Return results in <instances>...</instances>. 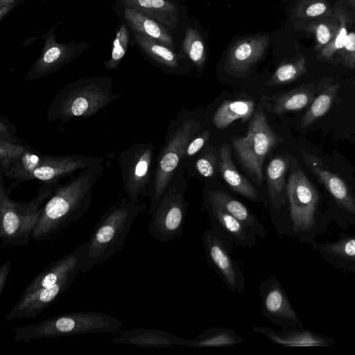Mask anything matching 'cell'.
I'll return each instance as SVG.
<instances>
[{
    "label": "cell",
    "mask_w": 355,
    "mask_h": 355,
    "mask_svg": "<svg viewBox=\"0 0 355 355\" xmlns=\"http://www.w3.org/2000/svg\"><path fill=\"white\" fill-rule=\"evenodd\" d=\"M268 42V37L263 34L250 35L238 40L227 53V70L236 76L247 75L264 55Z\"/></svg>",
    "instance_id": "16"
},
{
    "label": "cell",
    "mask_w": 355,
    "mask_h": 355,
    "mask_svg": "<svg viewBox=\"0 0 355 355\" xmlns=\"http://www.w3.org/2000/svg\"><path fill=\"white\" fill-rule=\"evenodd\" d=\"M183 50L187 57L197 67L204 65L206 60V51L204 42L198 30L189 27L183 40Z\"/></svg>",
    "instance_id": "35"
},
{
    "label": "cell",
    "mask_w": 355,
    "mask_h": 355,
    "mask_svg": "<svg viewBox=\"0 0 355 355\" xmlns=\"http://www.w3.org/2000/svg\"><path fill=\"white\" fill-rule=\"evenodd\" d=\"M80 272H74L51 287L27 295H21L18 301L6 314L5 319L7 321H12L36 317L67 291Z\"/></svg>",
    "instance_id": "14"
},
{
    "label": "cell",
    "mask_w": 355,
    "mask_h": 355,
    "mask_svg": "<svg viewBox=\"0 0 355 355\" xmlns=\"http://www.w3.org/2000/svg\"><path fill=\"white\" fill-rule=\"evenodd\" d=\"M103 158L99 157H86L81 155H48L33 173V180L44 183H58L66 177H72L79 170L101 165Z\"/></svg>",
    "instance_id": "15"
},
{
    "label": "cell",
    "mask_w": 355,
    "mask_h": 355,
    "mask_svg": "<svg viewBox=\"0 0 355 355\" xmlns=\"http://www.w3.org/2000/svg\"><path fill=\"white\" fill-rule=\"evenodd\" d=\"M130 33L136 46L149 60L166 67L178 66V58L173 49L146 35Z\"/></svg>",
    "instance_id": "30"
},
{
    "label": "cell",
    "mask_w": 355,
    "mask_h": 355,
    "mask_svg": "<svg viewBox=\"0 0 355 355\" xmlns=\"http://www.w3.org/2000/svg\"><path fill=\"white\" fill-rule=\"evenodd\" d=\"M209 137V130H205L200 136L193 139L187 146L186 150L187 155L192 156L198 153L208 140Z\"/></svg>",
    "instance_id": "40"
},
{
    "label": "cell",
    "mask_w": 355,
    "mask_h": 355,
    "mask_svg": "<svg viewBox=\"0 0 355 355\" xmlns=\"http://www.w3.org/2000/svg\"><path fill=\"white\" fill-rule=\"evenodd\" d=\"M123 189L128 199L139 202L151 186L154 148L152 143H135L123 150L117 157Z\"/></svg>",
    "instance_id": "8"
},
{
    "label": "cell",
    "mask_w": 355,
    "mask_h": 355,
    "mask_svg": "<svg viewBox=\"0 0 355 355\" xmlns=\"http://www.w3.org/2000/svg\"><path fill=\"white\" fill-rule=\"evenodd\" d=\"M312 171L331 196L336 207L342 212L338 225L343 228L355 225V196L349 187L338 175L328 170L314 166Z\"/></svg>",
    "instance_id": "18"
},
{
    "label": "cell",
    "mask_w": 355,
    "mask_h": 355,
    "mask_svg": "<svg viewBox=\"0 0 355 355\" xmlns=\"http://www.w3.org/2000/svg\"><path fill=\"white\" fill-rule=\"evenodd\" d=\"M11 269V261H6L0 268V297L6 286V284Z\"/></svg>",
    "instance_id": "41"
},
{
    "label": "cell",
    "mask_w": 355,
    "mask_h": 355,
    "mask_svg": "<svg viewBox=\"0 0 355 355\" xmlns=\"http://www.w3.org/2000/svg\"><path fill=\"white\" fill-rule=\"evenodd\" d=\"M116 2L134 8L161 24L166 29L177 26L178 9L168 0H116Z\"/></svg>",
    "instance_id": "25"
},
{
    "label": "cell",
    "mask_w": 355,
    "mask_h": 355,
    "mask_svg": "<svg viewBox=\"0 0 355 355\" xmlns=\"http://www.w3.org/2000/svg\"><path fill=\"white\" fill-rule=\"evenodd\" d=\"M44 157L45 154L30 146L1 175L10 182L9 188L12 189L21 182L33 180V173L41 164Z\"/></svg>",
    "instance_id": "28"
},
{
    "label": "cell",
    "mask_w": 355,
    "mask_h": 355,
    "mask_svg": "<svg viewBox=\"0 0 355 355\" xmlns=\"http://www.w3.org/2000/svg\"><path fill=\"white\" fill-rule=\"evenodd\" d=\"M254 109V103L252 100L225 101L215 112L212 121L218 129H224L234 121L248 120Z\"/></svg>",
    "instance_id": "32"
},
{
    "label": "cell",
    "mask_w": 355,
    "mask_h": 355,
    "mask_svg": "<svg viewBox=\"0 0 355 355\" xmlns=\"http://www.w3.org/2000/svg\"><path fill=\"white\" fill-rule=\"evenodd\" d=\"M112 88V78L105 74L70 82L55 96L46 111V119L63 123L90 117L116 99Z\"/></svg>",
    "instance_id": "3"
},
{
    "label": "cell",
    "mask_w": 355,
    "mask_h": 355,
    "mask_svg": "<svg viewBox=\"0 0 355 355\" xmlns=\"http://www.w3.org/2000/svg\"><path fill=\"white\" fill-rule=\"evenodd\" d=\"M300 73L299 66L287 63L279 66L266 85L273 86L290 83L295 80Z\"/></svg>",
    "instance_id": "37"
},
{
    "label": "cell",
    "mask_w": 355,
    "mask_h": 355,
    "mask_svg": "<svg viewBox=\"0 0 355 355\" xmlns=\"http://www.w3.org/2000/svg\"><path fill=\"white\" fill-rule=\"evenodd\" d=\"M23 2V0H0V7Z\"/></svg>",
    "instance_id": "47"
},
{
    "label": "cell",
    "mask_w": 355,
    "mask_h": 355,
    "mask_svg": "<svg viewBox=\"0 0 355 355\" xmlns=\"http://www.w3.org/2000/svg\"><path fill=\"white\" fill-rule=\"evenodd\" d=\"M198 173L205 178L214 175L216 166V159L211 153L205 154L199 157L196 163Z\"/></svg>",
    "instance_id": "39"
},
{
    "label": "cell",
    "mask_w": 355,
    "mask_h": 355,
    "mask_svg": "<svg viewBox=\"0 0 355 355\" xmlns=\"http://www.w3.org/2000/svg\"><path fill=\"white\" fill-rule=\"evenodd\" d=\"M0 183V238L5 247L28 245L38 223L43 206L58 183H44L36 196L28 202H17L10 198V189Z\"/></svg>",
    "instance_id": "5"
},
{
    "label": "cell",
    "mask_w": 355,
    "mask_h": 355,
    "mask_svg": "<svg viewBox=\"0 0 355 355\" xmlns=\"http://www.w3.org/2000/svg\"><path fill=\"white\" fill-rule=\"evenodd\" d=\"M338 86L326 88L312 102L309 109L302 119L301 125L306 128L324 116L330 109Z\"/></svg>",
    "instance_id": "34"
},
{
    "label": "cell",
    "mask_w": 355,
    "mask_h": 355,
    "mask_svg": "<svg viewBox=\"0 0 355 355\" xmlns=\"http://www.w3.org/2000/svg\"><path fill=\"white\" fill-rule=\"evenodd\" d=\"M347 35H348L346 29L343 28L336 39L335 46L337 49H341L345 46L347 42Z\"/></svg>",
    "instance_id": "44"
},
{
    "label": "cell",
    "mask_w": 355,
    "mask_h": 355,
    "mask_svg": "<svg viewBox=\"0 0 355 355\" xmlns=\"http://www.w3.org/2000/svg\"><path fill=\"white\" fill-rule=\"evenodd\" d=\"M21 2L0 7V22L8 15V14L17 8Z\"/></svg>",
    "instance_id": "45"
},
{
    "label": "cell",
    "mask_w": 355,
    "mask_h": 355,
    "mask_svg": "<svg viewBox=\"0 0 355 355\" xmlns=\"http://www.w3.org/2000/svg\"><path fill=\"white\" fill-rule=\"evenodd\" d=\"M259 291L261 311L268 322L286 328H304L284 288L275 276L268 275L259 284Z\"/></svg>",
    "instance_id": "13"
},
{
    "label": "cell",
    "mask_w": 355,
    "mask_h": 355,
    "mask_svg": "<svg viewBox=\"0 0 355 355\" xmlns=\"http://www.w3.org/2000/svg\"><path fill=\"white\" fill-rule=\"evenodd\" d=\"M130 30L123 22L116 28L110 57L104 62L105 68L114 70L118 68L125 56L130 43Z\"/></svg>",
    "instance_id": "33"
},
{
    "label": "cell",
    "mask_w": 355,
    "mask_h": 355,
    "mask_svg": "<svg viewBox=\"0 0 355 355\" xmlns=\"http://www.w3.org/2000/svg\"><path fill=\"white\" fill-rule=\"evenodd\" d=\"M0 140L18 144L24 143L19 137L15 125L3 114L0 116Z\"/></svg>",
    "instance_id": "38"
},
{
    "label": "cell",
    "mask_w": 355,
    "mask_h": 355,
    "mask_svg": "<svg viewBox=\"0 0 355 355\" xmlns=\"http://www.w3.org/2000/svg\"><path fill=\"white\" fill-rule=\"evenodd\" d=\"M220 173L225 181L234 191L250 201H257L259 193L252 184L235 167L229 145L223 144L220 151Z\"/></svg>",
    "instance_id": "26"
},
{
    "label": "cell",
    "mask_w": 355,
    "mask_h": 355,
    "mask_svg": "<svg viewBox=\"0 0 355 355\" xmlns=\"http://www.w3.org/2000/svg\"><path fill=\"white\" fill-rule=\"evenodd\" d=\"M196 124L191 120L184 121L181 127L170 137L161 151L155 169L150 188L151 214L166 193V188L180 161L183 157Z\"/></svg>",
    "instance_id": "9"
},
{
    "label": "cell",
    "mask_w": 355,
    "mask_h": 355,
    "mask_svg": "<svg viewBox=\"0 0 355 355\" xmlns=\"http://www.w3.org/2000/svg\"><path fill=\"white\" fill-rule=\"evenodd\" d=\"M207 200L243 223L258 237L265 238L268 232L267 228L261 223L256 215L240 200L220 190H214L209 192Z\"/></svg>",
    "instance_id": "24"
},
{
    "label": "cell",
    "mask_w": 355,
    "mask_h": 355,
    "mask_svg": "<svg viewBox=\"0 0 355 355\" xmlns=\"http://www.w3.org/2000/svg\"><path fill=\"white\" fill-rule=\"evenodd\" d=\"M277 141V135L261 111L255 112L251 118L246 137L232 139L233 148L241 164L259 187L263 180L262 168L265 157Z\"/></svg>",
    "instance_id": "7"
},
{
    "label": "cell",
    "mask_w": 355,
    "mask_h": 355,
    "mask_svg": "<svg viewBox=\"0 0 355 355\" xmlns=\"http://www.w3.org/2000/svg\"><path fill=\"white\" fill-rule=\"evenodd\" d=\"M25 142L21 144L0 140V173L1 175L28 148Z\"/></svg>",
    "instance_id": "36"
},
{
    "label": "cell",
    "mask_w": 355,
    "mask_h": 355,
    "mask_svg": "<svg viewBox=\"0 0 355 355\" xmlns=\"http://www.w3.org/2000/svg\"><path fill=\"white\" fill-rule=\"evenodd\" d=\"M52 27L41 37L44 41L39 57L30 67L24 80H35L49 76L73 61L89 46L87 42H58Z\"/></svg>",
    "instance_id": "10"
},
{
    "label": "cell",
    "mask_w": 355,
    "mask_h": 355,
    "mask_svg": "<svg viewBox=\"0 0 355 355\" xmlns=\"http://www.w3.org/2000/svg\"><path fill=\"white\" fill-rule=\"evenodd\" d=\"M241 337L232 329L224 327H209L192 339L185 347L193 348L232 347L241 344Z\"/></svg>",
    "instance_id": "31"
},
{
    "label": "cell",
    "mask_w": 355,
    "mask_h": 355,
    "mask_svg": "<svg viewBox=\"0 0 355 355\" xmlns=\"http://www.w3.org/2000/svg\"><path fill=\"white\" fill-rule=\"evenodd\" d=\"M207 205L214 230L241 247L251 248L257 244L258 236L249 227L216 205L208 202Z\"/></svg>",
    "instance_id": "20"
},
{
    "label": "cell",
    "mask_w": 355,
    "mask_h": 355,
    "mask_svg": "<svg viewBox=\"0 0 355 355\" xmlns=\"http://www.w3.org/2000/svg\"><path fill=\"white\" fill-rule=\"evenodd\" d=\"M317 38L320 43L324 44L327 43L330 38V33L324 24H320L317 28Z\"/></svg>",
    "instance_id": "42"
},
{
    "label": "cell",
    "mask_w": 355,
    "mask_h": 355,
    "mask_svg": "<svg viewBox=\"0 0 355 355\" xmlns=\"http://www.w3.org/2000/svg\"><path fill=\"white\" fill-rule=\"evenodd\" d=\"M111 341L113 343L129 344L141 347H185L188 339L162 330L135 328L119 334Z\"/></svg>",
    "instance_id": "22"
},
{
    "label": "cell",
    "mask_w": 355,
    "mask_h": 355,
    "mask_svg": "<svg viewBox=\"0 0 355 355\" xmlns=\"http://www.w3.org/2000/svg\"><path fill=\"white\" fill-rule=\"evenodd\" d=\"M288 162L283 157H275L266 169L267 186L270 202L272 208L279 211L286 202L285 175Z\"/></svg>",
    "instance_id": "29"
},
{
    "label": "cell",
    "mask_w": 355,
    "mask_h": 355,
    "mask_svg": "<svg viewBox=\"0 0 355 355\" xmlns=\"http://www.w3.org/2000/svg\"><path fill=\"white\" fill-rule=\"evenodd\" d=\"M145 208V204L123 197L101 216L89 240L79 245L81 272L105 263L122 248L135 219Z\"/></svg>",
    "instance_id": "2"
},
{
    "label": "cell",
    "mask_w": 355,
    "mask_h": 355,
    "mask_svg": "<svg viewBox=\"0 0 355 355\" xmlns=\"http://www.w3.org/2000/svg\"><path fill=\"white\" fill-rule=\"evenodd\" d=\"M201 242L209 264L222 279L226 288L236 294H242L245 286L243 272L233 258L229 240L213 228L206 229Z\"/></svg>",
    "instance_id": "11"
},
{
    "label": "cell",
    "mask_w": 355,
    "mask_h": 355,
    "mask_svg": "<svg viewBox=\"0 0 355 355\" xmlns=\"http://www.w3.org/2000/svg\"><path fill=\"white\" fill-rule=\"evenodd\" d=\"M80 248L78 245L72 252L61 259L51 262L44 270L37 274L26 287L21 295L51 287L67 275L80 271Z\"/></svg>",
    "instance_id": "21"
},
{
    "label": "cell",
    "mask_w": 355,
    "mask_h": 355,
    "mask_svg": "<svg viewBox=\"0 0 355 355\" xmlns=\"http://www.w3.org/2000/svg\"><path fill=\"white\" fill-rule=\"evenodd\" d=\"M103 168V164L87 168L72 176L69 182L56 184L43 206L33 232V240L55 239L85 215L90 207L94 188Z\"/></svg>",
    "instance_id": "1"
},
{
    "label": "cell",
    "mask_w": 355,
    "mask_h": 355,
    "mask_svg": "<svg viewBox=\"0 0 355 355\" xmlns=\"http://www.w3.org/2000/svg\"><path fill=\"white\" fill-rule=\"evenodd\" d=\"M311 246L328 263L355 274V236L343 234L333 242L313 241Z\"/></svg>",
    "instance_id": "23"
},
{
    "label": "cell",
    "mask_w": 355,
    "mask_h": 355,
    "mask_svg": "<svg viewBox=\"0 0 355 355\" xmlns=\"http://www.w3.org/2000/svg\"><path fill=\"white\" fill-rule=\"evenodd\" d=\"M313 98V92L305 88L295 89L273 96H261L264 107L275 114L302 110L306 107Z\"/></svg>",
    "instance_id": "27"
},
{
    "label": "cell",
    "mask_w": 355,
    "mask_h": 355,
    "mask_svg": "<svg viewBox=\"0 0 355 355\" xmlns=\"http://www.w3.org/2000/svg\"><path fill=\"white\" fill-rule=\"evenodd\" d=\"M289 218L286 235L311 244L317 235L329 227V220L318 216L319 195L314 185L301 170L292 172L286 188Z\"/></svg>",
    "instance_id": "6"
},
{
    "label": "cell",
    "mask_w": 355,
    "mask_h": 355,
    "mask_svg": "<svg viewBox=\"0 0 355 355\" xmlns=\"http://www.w3.org/2000/svg\"><path fill=\"white\" fill-rule=\"evenodd\" d=\"M114 8L121 21L125 23L131 32L146 35L175 49L172 36L161 24L145 14L116 1L114 4Z\"/></svg>",
    "instance_id": "19"
},
{
    "label": "cell",
    "mask_w": 355,
    "mask_h": 355,
    "mask_svg": "<svg viewBox=\"0 0 355 355\" xmlns=\"http://www.w3.org/2000/svg\"><path fill=\"white\" fill-rule=\"evenodd\" d=\"M325 9H326V6L324 4H323L322 3H314L311 6H310L306 9V12L308 16L314 17V16L319 15L322 14V12H324Z\"/></svg>",
    "instance_id": "43"
},
{
    "label": "cell",
    "mask_w": 355,
    "mask_h": 355,
    "mask_svg": "<svg viewBox=\"0 0 355 355\" xmlns=\"http://www.w3.org/2000/svg\"><path fill=\"white\" fill-rule=\"evenodd\" d=\"M187 207L183 193L177 189H171L151 214L148 234L162 242L171 241L182 235Z\"/></svg>",
    "instance_id": "12"
},
{
    "label": "cell",
    "mask_w": 355,
    "mask_h": 355,
    "mask_svg": "<svg viewBox=\"0 0 355 355\" xmlns=\"http://www.w3.org/2000/svg\"><path fill=\"white\" fill-rule=\"evenodd\" d=\"M252 331L282 347H329L336 343L332 338L304 328L291 327L276 331L267 326H253Z\"/></svg>",
    "instance_id": "17"
},
{
    "label": "cell",
    "mask_w": 355,
    "mask_h": 355,
    "mask_svg": "<svg viewBox=\"0 0 355 355\" xmlns=\"http://www.w3.org/2000/svg\"><path fill=\"white\" fill-rule=\"evenodd\" d=\"M123 322L115 316L93 311L60 314L37 323L15 327L12 340L28 343L41 338L121 331Z\"/></svg>",
    "instance_id": "4"
},
{
    "label": "cell",
    "mask_w": 355,
    "mask_h": 355,
    "mask_svg": "<svg viewBox=\"0 0 355 355\" xmlns=\"http://www.w3.org/2000/svg\"><path fill=\"white\" fill-rule=\"evenodd\" d=\"M345 48L350 51H355V34L350 33L347 35V39L346 44L345 45Z\"/></svg>",
    "instance_id": "46"
}]
</instances>
